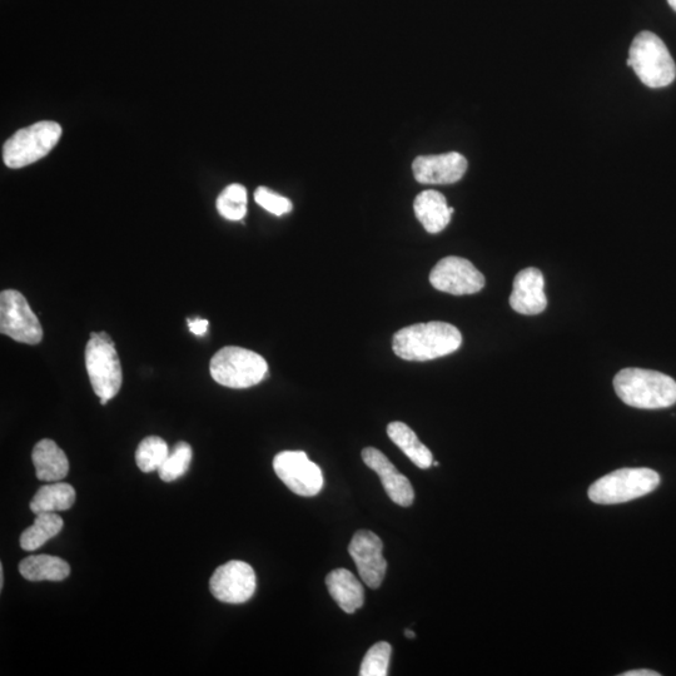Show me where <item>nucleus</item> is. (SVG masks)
<instances>
[{
    "label": "nucleus",
    "mask_w": 676,
    "mask_h": 676,
    "mask_svg": "<svg viewBox=\"0 0 676 676\" xmlns=\"http://www.w3.org/2000/svg\"><path fill=\"white\" fill-rule=\"evenodd\" d=\"M462 345L461 332L446 322L416 323L394 335L392 350L405 361L424 362L454 354Z\"/></svg>",
    "instance_id": "1"
},
{
    "label": "nucleus",
    "mask_w": 676,
    "mask_h": 676,
    "mask_svg": "<svg viewBox=\"0 0 676 676\" xmlns=\"http://www.w3.org/2000/svg\"><path fill=\"white\" fill-rule=\"evenodd\" d=\"M614 389L624 404L635 409H668L676 404V381L659 371L621 370L615 376Z\"/></svg>",
    "instance_id": "2"
},
{
    "label": "nucleus",
    "mask_w": 676,
    "mask_h": 676,
    "mask_svg": "<svg viewBox=\"0 0 676 676\" xmlns=\"http://www.w3.org/2000/svg\"><path fill=\"white\" fill-rule=\"evenodd\" d=\"M628 66L649 88L668 87L676 78V64L668 47L648 31L639 33L631 43Z\"/></svg>",
    "instance_id": "3"
},
{
    "label": "nucleus",
    "mask_w": 676,
    "mask_h": 676,
    "mask_svg": "<svg viewBox=\"0 0 676 676\" xmlns=\"http://www.w3.org/2000/svg\"><path fill=\"white\" fill-rule=\"evenodd\" d=\"M210 372L217 384L230 389H248L265 380L268 365L256 352L227 346L212 357Z\"/></svg>",
    "instance_id": "4"
},
{
    "label": "nucleus",
    "mask_w": 676,
    "mask_h": 676,
    "mask_svg": "<svg viewBox=\"0 0 676 676\" xmlns=\"http://www.w3.org/2000/svg\"><path fill=\"white\" fill-rule=\"evenodd\" d=\"M86 367L92 389L99 399L112 400L122 387L121 361L107 332H92L86 347Z\"/></svg>",
    "instance_id": "5"
},
{
    "label": "nucleus",
    "mask_w": 676,
    "mask_h": 676,
    "mask_svg": "<svg viewBox=\"0 0 676 676\" xmlns=\"http://www.w3.org/2000/svg\"><path fill=\"white\" fill-rule=\"evenodd\" d=\"M660 485L658 472L645 469H621L595 481L589 499L595 504L615 505L649 495Z\"/></svg>",
    "instance_id": "6"
},
{
    "label": "nucleus",
    "mask_w": 676,
    "mask_h": 676,
    "mask_svg": "<svg viewBox=\"0 0 676 676\" xmlns=\"http://www.w3.org/2000/svg\"><path fill=\"white\" fill-rule=\"evenodd\" d=\"M62 136V127L56 122L44 121L19 129L3 146V161L13 169L36 163L56 148Z\"/></svg>",
    "instance_id": "7"
},
{
    "label": "nucleus",
    "mask_w": 676,
    "mask_h": 676,
    "mask_svg": "<svg viewBox=\"0 0 676 676\" xmlns=\"http://www.w3.org/2000/svg\"><path fill=\"white\" fill-rule=\"evenodd\" d=\"M0 332L27 345L43 340L41 322L21 292L6 290L0 295Z\"/></svg>",
    "instance_id": "8"
},
{
    "label": "nucleus",
    "mask_w": 676,
    "mask_h": 676,
    "mask_svg": "<svg viewBox=\"0 0 676 676\" xmlns=\"http://www.w3.org/2000/svg\"><path fill=\"white\" fill-rule=\"evenodd\" d=\"M273 469L283 484L295 494L305 497L320 494L323 475L320 466L303 451H282L273 460Z\"/></svg>",
    "instance_id": "9"
},
{
    "label": "nucleus",
    "mask_w": 676,
    "mask_h": 676,
    "mask_svg": "<svg viewBox=\"0 0 676 676\" xmlns=\"http://www.w3.org/2000/svg\"><path fill=\"white\" fill-rule=\"evenodd\" d=\"M430 283L436 290L454 296L474 295L485 286V277L465 258H442L430 273Z\"/></svg>",
    "instance_id": "10"
},
{
    "label": "nucleus",
    "mask_w": 676,
    "mask_h": 676,
    "mask_svg": "<svg viewBox=\"0 0 676 676\" xmlns=\"http://www.w3.org/2000/svg\"><path fill=\"white\" fill-rule=\"evenodd\" d=\"M257 588L255 570L245 561L232 560L220 566L210 580V590L217 600L226 604H243Z\"/></svg>",
    "instance_id": "11"
},
{
    "label": "nucleus",
    "mask_w": 676,
    "mask_h": 676,
    "mask_svg": "<svg viewBox=\"0 0 676 676\" xmlns=\"http://www.w3.org/2000/svg\"><path fill=\"white\" fill-rule=\"evenodd\" d=\"M382 551L384 543L369 530L357 531L349 546V553L355 561L361 580L371 589L380 588L385 579L387 561Z\"/></svg>",
    "instance_id": "12"
},
{
    "label": "nucleus",
    "mask_w": 676,
    "mask_h": 676,
    "mask_svg": "<svg viewBox=\"0 0 676 676\" xmlns=\"http://www.w3.org/2000/svg\"><path fill=\"white\" fill-rule=\"evenodd\" d=\"M412 171L415 180L422 185H452L464 177L467 161L457 152L421 156L412 163Z\"/></svg>",
    "instance_id": "13"
},
{
    "label": "nucleus",
    "mask_w": 676,
    "mask_h": 676,
    "mask_svg": "<svg viewBox=\"0 0 676 676\" xmlns=\"http://www.w3.org/2000/svg\"><path fill=\"white\" fill-rule=\"evenodd\" d=\"M362 460L380 476L387 495L395 504L404 507L412 505L415 500V491L410 480L402 475L380 450L374 449V447H366L362 451Z\"/></svg>",
    "instance_id": "14"
},
{
    "label": "nucleus",
    "mask_w": 676,
    "mask_h": 676,
    "mask_svg": "<svg viewBox=\"0 0 676 676\" xmlns=\"http://www.w3.org/2000/svg\"><path fill=\"white\" fill-rule=\"evenodd\" d=\"M544 275L538 268L529 267L516 275L514 290L510 296V306L521 315H540L548 306L544 292Z\"/></svg>",
    "instance_id": "15"
},
{
    "label": "nucleus",
    "mask_w": 676,
    "mask_h": 676,
    "mask_svg": "<svg viewBox=\"0 0 676 676\" xmlns=\"http://www.w3.org/2000/svg\"><path fill=\"white\" fill-rule=\"evenodd\" d=\"M414 211L417 220L432 235L444 231L455 212L454 208L447 206L445 196L434 190L421 192L416 197Z\"/></svg>",
    "instance_id": "16"
},
{
    "label": "nucleus",
    "mask_w": 676,
    "mask_h": 676,
    "mask_svg": "<svg viewBox=\"0 0 676 676\" xmlns=\"http://www.w3.org/2000/svg\"><path fill=\"white\" fill-rule=\"evenodd\" d=\"M326 586L332 599L347 614H354L365 603L364 586L351 571L336 569L326 578Z\"/></svg>",
    "instance_id": "17"
},
{
    "label": "nucleus",
    "mask_w": 676,
    "mask_h": 676,
    "mask_svg": "<svg viewBox=\"0 0 676 676\" xmlns=\"http://www.w3.org/2000/svg\"><path fill=\"white\" fill-rule=\"evenodd\" d=\"M32 460L39 480L58 482L66 479L69 461L56 442L44 439L34 446Z\"/></svg>",
    "instance_id": "18"
},
{
    "label": "nucleus",
    "mask_w": 676,
    "mask_h": 676,
    "mask_svg": "<svg viewBox=\"0 0 676 676\" xmlns=\"http://www.w3.org/2000/svg\"><path fill=\"white\" fill-rule=\"evenodd\" d=\"M387 435L419 469H430L432 462H434V457H432L431 451L422 444L410 426L400 421L391 422L387 426Z\"/></svg>",
    "instance_id": "19"
},
{
    "label": "nucleus",
    "mask_w": 676,
    "mask_h": 676,
    "mask_svg": "<svg viewBox=\"0 0 676 676\" xmlns=\"http://www.w3.org/2000/svg\"><path fill=\"white\" fill-rule=\"evenodd\" d=\"M19 573L28 581H63L71 574V566L57 556L33 555L21 561Z\"/></svg>",
    "instance_id": "20"
},
{
    "label": "nucleus",
    "mask_w": 676,
    "mask_h": 676,
    "mask_svg": "<svg viewBox=\"0 0 676 676\" xmlns=\"http://www.w3.org/2000/svg\"><path fill=\"white\" fill-rule=\"evenodd\" d=\"M76 496V490L67 482H51L37 491L29 506L34 515L57 513L71 509L76 502Z\"/></svg>",
    "instance_id": "21"
},
{
    "label": "nucleus",
    "mask_w": 676,
    "mask_h": 676,
    "mask_svg": "<svg viewBox=\"0 0 676 676\" xmlns=\"http://www.w3.org/2000/svg\"><path fill=\"white\" fill-rule=\"evenodd\" d=\"M62 529L63 519L57 513L38 514L31 528L23 531L21 548L26 551H36L49 540L56 538Z\"/></svg>",
    "instance_id": "22"
},
{
    "label": "nucleus",
    "mask_w": 676,
    "mask_h": 676,
    "mask_svg": "<svg viewBox=\"0 0 676 676\" xmlns=\"http://www.w3.org/2000/svg\"><path fill=\"white\" fill-rule=\"evenodd\" d=\"M167 442L158 436H148L142 440L136 451V462L142 472H153L161 469L169 455Z\"/></svg>",
    "instance_id": "23"
},
{
    "label": "nucleus",
    "mask_w": 676,
    "mask_h": 676,
    "mask_svg": "<svg viewBox=\"0 0 676 676\" xmlns=\"http://www.w3.org/2000/svg\"><path fill=\"white\" fill-rule=\"evenodd\" d=\"M217 210L230 221H242L247 215V190L238 183L225 188L218 196Z\"/></svg>",
    "instance_id": "24"
},
{
    "label": "nucleus",
    "mask_w": 676,
    "mask_h": 676,
    "mask_svg": "<svg viewBox=\"0 0 676 676\" xmlns=\"http://www.w3.org/2000/svg\"><path fill=\"white\" fill-rule=\"evenodd\" d=\"M192 447L187 442H178L158 470L163 481L172 482L180 479L190 469L192 461Z\"/></svg>",
    "instance_id": "25"
},
{
    "label": "nucleus",
    "mask_w": 676,
    "mask_h": 676,
    "mask_svg": "<svg viewBox=\"0 0 676 676\" xmlns=\"http://www.w3.org/2000/svg\"><path fill=\"white\" fill-rule=\"evenodd\" d=\"M391 645L386 641H380L367 651L364 660H362L361 676H386L389 675V665L391 658Z\"/></svg>",
    "instance_id": "26"
},
{
    "label": "nucleus",
    "mask_w": 676,
    "mask_h": 676,
    "mask_svg": "<svg viewBox=\"0 0 676 676\" xmlns=\"http://www.w3.org/2000/svg\"><path fill=\"white\" fill-rule=\"evenodd\" d=\"M255 201L263 210L272 215L283 216L292 211V202L288 198L277 195V193L268 190L266 187H258L255 192Z\"/></svg>",
    "instance_id": "27"
},
{
    "label": "nucleus",
    "mask_w": 676,
    "mask_h": 676,
    "mask_svg": "<svg viewBox=\"0 0 676 676\" xmlns=\"http://www.w3.org/2000/svg\"><path fill=\"white\" fill-rule=\"evenodd\" d=\"M188 328L196 336H203L208 330V321L203 318H188Z\"/></svg>",
    "instance_id": "28"
},
{
    "label": "nucleus",
    "mask_w": 676,
    "mask_h": 676,
    "mask_svg": "<svg viewBox=\"0 0 676 676\" xmlns=\"http://www.w3.org/2000/svg\"><path fill=\"white\" fill-rule=\"evenodd\" d=\"M621 676H660V673H656V671L653 670L641 669L626 671V673L621 674Z\"/></svg>",
    "instance_id": "29"
},
{
    "label": "nucleus",
    "mask_w": 676,
    "mask_h": 676,
    "mask_svg": "<svg viewBox=\"0 0 676 676\" xmlns=\"http://www.w3.org/2000/svg\"><path fill=\"white\" fill-rule=\"evenodd\" d=\"M3 585H4V570L3 566H0V588L3 589Z\"/></svg>",
    "instance_id": "30"
},
{
    "label": "nucleus",
    "mask_w": 676,
    "mask_h": 676,
    "mask_svg": "<svg viewBox=\"0 0 676 676\" xmlns=\"http://www.w3.org/2000/svg\"><path fill=\"white\" fill-rule=\"evenodd\" d=\"M405 636H406V638H409V639L416 638V634L412 630H405Z\"/></svg>",
    "instance_id": "31"
},
{
    "label": "nucleus",
    "mask_w": 676,
    "mask_h": 676,
    "mask_svg": "<svg viewBox=\"0 0 676 676\" xmlns=\"http://www.w3.org/2000/svg\"><path fill=\"white\" fill-rule=\"evenodd\" d=\"M669 6L676 12V0H668Z\"/></svg>",
    "instance_id": "32"
},
{
    "label": "nucleus",
    "mask_w": 676,
    "mask_h": 676,
    "mask_svg": "<svg viewBox=\"0 0 676 676\" xmlns=\"http://www.w3.org/2000/svg\"><path fill=\"white\" fill-rule=\"evenodd\" d=\"M108 401L109 400H107V399H101V405H107Z\"/></svg>",
    "instance_id": "33"
}]
</instances>
